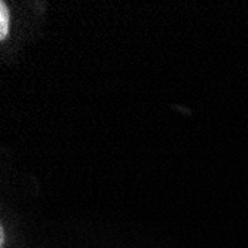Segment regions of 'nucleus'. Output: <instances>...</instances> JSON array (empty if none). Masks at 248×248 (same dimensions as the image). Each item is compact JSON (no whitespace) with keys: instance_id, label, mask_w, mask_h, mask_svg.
<instances>
[{"instance_id":"f257e3e1","label":"nucleus","mask_w":248,"mask_h":248,"mask_svg":"<svg viewBox=\"0 0 248 248\" xmlns=\"http://www.w3.org/2000/svg\"><path fill=\"white\" fill-rule=\"evenodd\" d=\"M9 30V11L5 2L0 3V39H5Z\"/></svg>"}]
</instances>
